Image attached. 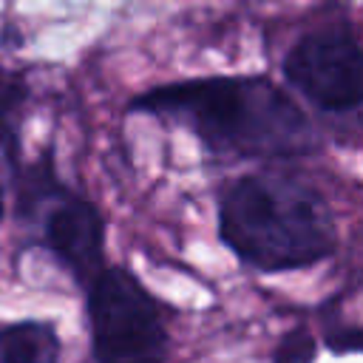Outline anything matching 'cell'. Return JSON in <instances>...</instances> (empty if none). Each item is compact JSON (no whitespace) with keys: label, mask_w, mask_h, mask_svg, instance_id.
<instances>
[{"label":"cell","mask_w":363,"mask_h":363,"mask_svg":"<svg viewBox=\"0 0 363 363\" xmlns=\"http://www.w3.org/2000/svg\"><path fill=\"white\" fill-rule=\"evenodd\" d=\"M133 111L182 119L213 150L278 156L312 142L303 113L261 77H213L153 88L133 99Z\"/></svg>","instance_id":"cell-1"},{"label":"cell","mask_w":363,"mask_h":363,"mask_svg":"<svg viewBox=\"0 0 363 363\" xmlns=\"http://www.w3.org/2000/svg\"><path fill=\"white\" fill-rule=\"evenodd\" d=\"M224 244L258 269L309 267L335 250V227L318 193L272 179L244 176L221 196Z\"/></svg>","instance_id":"cell-2"},{"label":"cell","mask_w":363,"mask_h":363,"mask_svg":"<svg viewBox=\"0 0 363 363\" xmlns=\"http://www.w3.org/2000/svg\"><path fill=\"white\" fill-rule=\"evenodd\" d=\"M94 363H162L167 332L156 301L125 269H99L88 292Z\"/></svg>","instance_id":"cell-3"},{"label":"cell","mask_w":363,"mask_h":363,"mask_svg":"<svg viewBox=\"0 0 363 363\" xmlns=\"http://www.w3.org/2000/svg\"><path fill=\"white\" fill-rule=\"evenodd\" d=\"M284 71L323 111H354L360 105V45L349 28L306 34L289 51Z\"/></svg>","instance_id":"cell-4"},{"label":"cell","mask_w":363,"mask_h":363,"mask_svg":"<svg viewBox=\"0 0 363 363\" xmlns=\"http://www.w3.org/2000/svg\"><path fill=\"white\" fill-rule=\"evenodd\" d=\"M45 244L79 281H88L102 264L105 221L91 201L62 196V201L48 213Z\"/></svg>","instance_id":"cell-5"},{"label":"cell","mask_w":363,"mask_h":363,"mask_svg":"<svg viewBox=\"0 0 363 363\" xmlns=\"http://www.w3.org/2000/svg\"><path fill=\"white\" fill-rule=\"evenodd\" d=\"M312 360H315V337L306 329L286 332L272 352V363H312Z\"/></svg>","instance_id":"cell-6"},{"label":"cell","mask_w":363,"mask_h":363,"mask_svg":"<svg viewBox=\"0 0 363 363\" xmlns=\"http://www.w3.org/2000/svg\"><path fill=\"white\" fill-rule=\"evenodd\" d=\"M17 99H20V91L11 88V85H6V82H0V142H9V136H11L9 113L17 105Z\"/></svg>","instance_id":"cell-7"},{"label":"cell","mask_w":363,"mask_h":363,"mask_svg":"<svg viewBox=\"0 0 363 363\" xmlns=\"http://www.w3.org/2000/svg\"><path fill=\"white\" fill-rule=\"evenodd\" d=\"M326 343H329V349H335L337 354H340V352H357V349H360V329H357V326L340 329V335H329Z\"/></svg>","instance_id":"cell-8"},{"label":"cell","mask_w":363,"mask_h":363,"mask_svg":"<svg viewBox=\"0 0 363 363\" xmlns=\"http://www.w3.org/2000/svg\"><path fill=\"white\" fill-rule=\"evenodd\" d=\"M0 354H3V326H0Z\"/></svg>","instance_id":"cell-9"},{"label":"cell","mask_w":363,"mask_h":363,"mask_svg":"<svg viewBox=\"0 0 363 363\" xmlns=\"http://www.w3.org/2000/svg\"><path fill=\"white\" fill-rule=\"evenodd\" d=\"M0 216H3V190H0Z\"/></svg>","instance_id":"cell-10"}]
</instances>
